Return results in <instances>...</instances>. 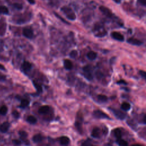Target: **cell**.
Returning <instances> with one entry per match:
<instances>
[{"instance_id":"22","label":"cell","mask_w":146,"mask_h":146,"mask_svg":"<svg viewBox=\"0 0 146 146\" xmlns=\"http://www.w3.org/2000/svg\"><path fill=\"white\" fill-rule=\"evenodd\" d=\"M98 99L101 102H105L107 101L108 98L105 95H98Z\"/></svg>"},{"instance_id":"16","label":"cell","mask_w":146,"mask_h":146,"mask_svg":"<svg viewBox=\"0 0 146 146\" xmlns=\"http://www.w3.org/2000/svg\"><path fill=\"white\" fill-rule=\"evenodd\" d=\"M33 141L35 143H40L43 141V136L40 134H37L33 137Z\"/></svg>"},{"instance_id":"21","label":"cell","mask_w":146,"mask_h":146,"mask_svg":"<svg viewBox=\"0 0 146 146\" xmlns=\"http://www.w3.org/2000/svg\"><path fill=\"white\" fill-rule=\"evenodd\" d=\"M30 102L27 99H23L21 101V105H20V107L22 108H25L27 106H28L29 105Z\"/></svg>"},{"instance_id":"8","label":"cell","mask_w":146,"mask_h":146,"mask_svg":"<svg viewBox=\"0 0 146 146\" xmlns=\"http://www.w3.org/2000/svg\"><path fill=\"white\" fill-rule=\"evenodd\" d=\"M127 42L129 43L130 44L133 45H136V46H140L142 44V42L139 40H137L136 38H128L127 40Z\"/></svg>"},{"instance_id":"19","label":"cell","mask_w":146,"mask_h":146,"mask_svg":"<svg viewBox=\"0 0 146 146\" xmlns=\"http://www.w3.org/2000/svg\"><path fill=\"white\" fill-rule=\"evenodd\" d=\"M121 108L125 111H128L130 109V108H131V105L128 103H127V102H124V103H122V106H121Z\"/></svg>"},{"instance_id":"41","label":"cell","mask_w":146,"mask_h":146,"mask_svg":"<svg viewBox=\"0 0 146 146\" xmlns=\"http://www.w3.org/2000/svg\"><path fill=\"white\" fill-rule=\"evenodd\" d=\"M27 1H28L30 3V4H35V1H34V0H27Z\"/></svg>"},{"instance_id":"3","label":"cell","mask_w":146,"mask_h":146,"mask_svg":"<svg viewBox=\"0 0 146 146\" xmlns=\"http://www.w3.org/2000/svg\"><path fill=\"white\" fill-rule=\"evenodd\" d=\"M99 10H100L101 12L106 17L111 18V17L112 16V13L111 12L110 10L107 8V7L104 6H101L99 7Z\"/></svg>"},{"instance_id":"30","label":"cell","mask_w":146,"mask_h":146,"mask_svg":"<svg viewBox=\"0 0 146 146\" xmlns=\"http://www.w3.org/2000/svg\"><path fill=\"white\" fill-rule=\"evenodd\" d=\"M83 70L84 72H91V67L89 65H87L83 68Z\"/></svg>"},{"instance_id":"7","label":"cell","mask_w":146,"mask_h":146,"mask_svg":"<svg viewBox=\"0 0 146 146\" xmlns=\"http://www.w3.org/2000/svg\"><path fill=\"white\" fill-rule=\"evenodd\" d=\"M9 127H10L9 123L7 122L3 123L2 124H1V125H0V131L3 133L6 132L7 131H8Z\"/></svg>"},{"instance_id":"32","label":"cell","mask_w":146,"mask_h":146,"mask_svg":"<svg viewBox=\"0 0 146 146\" xmlns=\"http://www.w3.org/2000/svg\"><path fill=\"white\" fill-rule=\"evenodd\" d=\"M13 115L15 117V118H18L20 116V114L19 112H18L17 111H13Z\"/></svg>"},{"instance_id":"24","label":"cell","mask_w":146,"mask_h":146,"mask_svg":"<svg viewBox=\"0 0 146 146\" xmlns=\"http://www.w3.org/2000/svg\"><path fill=\"white\" fill-rule=\"evenodd\" d=\"M84 76H85L86 79H87L89 81H91L93 79V76H92V75L91 73V72H85Z\"/></svg>"},{"instance_id":"33","label":"cell","mask_w":146,"mask_h":146,"mask_svg":"<svg viewBox=\"0 0 146 146\" xmlns=\"http://www.w3.org/2000/svg\"><path fill=\"white\" fill-rule=\"evenodd\" d=\"M140 74H141V76H142L143 78H144L145 79H146V72L144 71L143 70H141L139 71Z\"/></svg>"},{"instance_id":"1","label":"cell","mask_w":146,"mask_h":146,"mask_svg":"<svg viewBox=\"0 0 146 146\" xmlns=\"http://www.w3.org/2000/svg\"><path fill=\"white\" fill-rule=\"evenodd\" d=\"M83 122V118L81 114L79 112L76 116V122H75V126L79 132L82 131V123Z\"/></svg>"},{"instance_id":"10","label":"cell","mask_w":146,"mask_h":146,"mask_svg":"<svg viewBox=\"0 0 146 146\" xmlns=\"http://www.w3.org/2000/svg\"><path fill=\"white\" fill-rule=\"evenodd\" d=\"M50 110V107L49 106H43L39 108L38 112L41 114H46Z\"/></svg>"},{"instance_id":"43","label":"cell","mask_w":146,"mask_h":146,"mask_svg":"<svg viewBox=\"0 0 146 146\" xmlns=\"http://www.w3.org/2000/svg\"><path fill=\"white\" fill-rule=\"evenodd\" d=\"M132 146H143L141 145V144H133Z\"/></svg>"},{"instance_id":"34","label":"cell","mask_w":146,"mask_h":146,"mask_svg":"<svg viewBox=\"0 0 146 146\" xmlns=\"http://www.w3.org/2000/svg\"><path fill=\"white\" fill-rule=\"evenodd\" d=\"M138 3H139L141 5L146 6V0H138Z\"/></svg>"},{"instance_id":"14","label":"cell","mask_w":146,"mask_h":146,"mask_svg":"<svg viewBox=\"0 0 146 146\" xmlns=\"http://www.w3.org/2000/svg\"><path fill=\"white\" fill-rule=\"evenodd\" d=\"M61 10L65 14H66V16H67V15H70V14L74 13L73 11H72L71 9L69 8V7H67V6L62 7V8H61Z\"/></svg>"},{"instance_id":"5","label":"cell","mask_w":146,"mask_h":146,"mask_svg":"<svg viewBox=\"0 0 146 146\" xmlns=\"http://www.w3.org/2000/svg\"><path fill=\"white\" fill-rule=\"evenodd\" d=\"M23 34L25 37L29 39L33 38V36H34L33 30L30 28H25L23 30Z\"/></svg>"},{"instance_id":"15","label":"cell","mask_w":146,"mask_h":146,"mask_svg":"<svg viewBox=\"0 0 146 146\" xmlns=\"http://www.w3.org/2000/svg\"><path fill=\"white\" fill-rule=\"evenodd\" d=\"M87 57L88 59L90 60H94L97 57V54L93 51H91L89 52L87 54Z\"/></svg>"},{"instance_id":"39","label":"cell","mask_w":146,"mask_h":146,"mask_svg":"<svg viewBox=\"0 0 146 146\" xmlns=\"http://www.w3.org/2000/svg\"><path fill=\"white\" fill-rule=\"evenodd\" d=\"M142 123L143 124H145V125H146V114L144 116L143 118Z\"/></svg>"},{"instance_id":"36","label":"cell","mask_w":146,"mask_h":146,"mask_svg":"<svg viewBox=\"0 0 146 146\" xmlns=\"http://www.w3.org/2000/svg\"><path fill=\"white\" fill-rule=\"evenodd\" d=\"M90 146V143L89 141H86L82 143L81 146Z\"/></svg>"},{"instance_id":"38","label":"cell","mask_w":146,"mask_h":146,"mask_svg":"<svg viewBox=\"0 0 146 146\" xmlns=\"http://www.w3.org/2000/svg\"><path fill=\"white\" fill-rule=\"evenodd\" d=\"M117 83H118V84H124V85H126V84H127L126 82L125 81H124V80L119 81V82H117Z\"/></svg>"},{"instance_id":"27","label":"cell","mask_w":146,"mask_h":146,"mask_svg":"<svg viewBox=\"0 0 146 146\" xmlns=\"http://www.w3.org/2000/svg\"><path fill=\"white\" fill-rule=\"evenodd\" d=\"M118 143L121 146H127V145H128V143H127L126 141L121 139H119V141H118Z\"/></svg>"},{"instance_id":"26","label":"cell","mask_w":146,"mask_h":146,"mask_svg":"<svg viewBox=\"0 0 146 146\" xmlns=\"http://www.w3.org/2000/svg\"><path fill=\"white\" fill-rule=\"evenodd\" d=\"M95 76H96V77L97 78V79H101L104 76V75L100 71H97L95 73Z\"/></svg>"},{"instance_id":"23","label":"cell","mask_w":146,"mask_h":146,"mask_svg":"<svg viewBox=\"0 0 146 146\" xmlns=\"http://www.w3.org/2000/svg\"><path fill=\"white\" fill-rule=\"evenodd\" d=\"M9 13V10L5 6H0V13L7 14Z\"/></svg>"},{"instance_id":"29","label":"cell","mask_w":146,"mask_h":146,"mask_svg":"<svg viewBox=\"0 0 146 146\" xmlns=\"http://www.w3.org/2000/svg\"><path fill=\"white\" fill-rule=\"evenodd\" d=\"M34 86L35 87V88L37 89V90H38L39 92L42 91V88L41 85H40L39 84L37 83L36 82H34Z\"/></svg>"},{"instance_id":"28","label":"cell","mask_w":146,"mask_h":146,"mask_svg":"<svg viewBox=\"0 0 146 146\" xmlns=\"http://www.w3.org/2000/svg\"><path fill=\"white\" fill-rule=\"evenodd\" d=\"M77 55H78V52L76 51V50H73V51L70 52V56L71 58H75L77 57Z\"/></svg>"},{"instance_id":"25","label":"cell","mask_w":146,"mask_h":146,"mask_svg":"<svg viewBox=\"0 0 146 146\" xmlns=\"http://www.w3.org/2000/svg\"><path fill=\"white\" fill-rule=\"evenodd\" d=\"M19 134L21 139H25L27 137V133L25 131H20L19 132Z\"/></svg>"},{"instance_id":"35","label":"cell","mask_w":146,"mask_h":146,"mask_svg":"<svg viewBox=\"0 0 146 146\" xmlns=\"http://www.w3.org/2000/svg\"><path fill=\"white\" fill-rule=\"evenodd\" d=\"M13 143L14 144H15V145H17V146L20 145V144H21V141H19V140H17V139L13 140Z\"/></svg>"},{"instance_id":"37","label":"cell","mask_w":146,"mask_h":146,"mask_svg":"<svg viewBox=\"0 0 146 146\" xmlns=\"http://www.w3.org/2000/svg\"><path fill=\"white\" fill-rule=\"evenodd\" d=\"M55 15H56V16H57V17H58V18H60V20H62V21L63 22H64L65 23V24H68V22H67V21H65V20L63 19V18H61V17H60V15H58V14H57V13H55Z\"/></svg>"},{"instance_id":"31","label":"cell","mask_w":146,"mask_h":146,"mask_svg":"<svg viewBox=\"0 0 146 146\" xmlns=\"http://www.w3.org/2000/svg\"><path fill=\"white\" fill-rule=\"evenodd\" d=\"M13 6L14 8L18 10H21L22 9V6L21 4H14Z\"/></svg>"},{"instance_id":"2","label":"cell","mask_w":146,"mask_h":146,"mask_svg":"<svg viewBox=\"0 0 146 146\" xmlns=\"http://www.w3.org/2000/svg\"><path fill=\"white\" fill-rule=\"evenodd\" d=\"M93 115L95 118L98 119H109V116L106 114L101 110H95L93 112Z\"/></svg>"},{"instance_id":"40","label":"cell","mask_w":146,"mask_h":146,"mask_svg":"<svg viewBox=\"0 0 146 146\" xmlns=\"http://www.w3.org/2000/svg\"><path fill=\"white\" fill-rule=\"evenodd\" d=\"M0 70H5V67L4 65H2V64H0Z\"/></svg>"},{"instance_id":"44","label":"cell","mask_w":146,"mask_h":146,"mask_svg":"<svg viewBox=\"0 0 146 146\" xmlns=\"http://www.w3.org/2000/svg\"><path fill=\"white\" fill-rule=\"evenodd\" d=\"M114 1H115L116 3H119L120 2V0H113Z\"/></svg>"},{"instance_id":"4","label":"cell","mask_w":146,"mask_h":146,"mask_svg":"<svg viewBox=\"0 0 146 146\" xmlns=\"http://www.w3.org/2000/svg\"><path fill=\"white\" fill-rule=\"evenodd\" d=\"M112 111H113V113L115 115V116L119 119L123 120L125 119L126 116V113L120 110H112Z\"/></svg>"},{"instance_id":"9","label":"cell","mask_w":146,"mask_h":146,"mask_svg":"<svg viewBox=\"0 0 146 146\" xmlns=\"http://www.w3.org/2000/svg\"><path fill=\"white\" fill-rule=\"evenodd\" d=\"M101 135V131L100 129L98 127H95L93 130H92L91 132V136L94 138H99L100 137Z\"/></svg>"},{"instance_id":"12","label":"cell","mask_w":146,"mask_h":146,"mask_svg":"<svg viewBox=\"0 0 146 146\" xmlns=\"http://www.w3.org/2000/svg\"><path fill=\"white\" fill-rule=\"evenodd\" d=\"M64 66L65 67V69H67V70H71L72 68H73V63L71 62L70 60H64Z\"/></svg>"},{"instance_id":"13","label":"cell","mask_w":146,"mask_h":146,"mask_svg":"<svg viewBox=\"0 0 146 146\" xmlns=\"http://www.w3.org/2000/svg\"><path fill=\"white\" fill-rule=\"evenodd\" d=\"M60 143L63 146H66L70 143V139L67 136H62L60 139Z\"/></svg>"},{"instance_id":"6","label":"cell","mask_w":146,"mask_h":146,"mask_svg":"<svg viewBox=\"0 0 146 146\" xmlns=\"http://www.w3.org/2000/svg\"><path fill=\"white\" fill-rule=\"evenodd\" d=\"M111 36L114 39L117 40V41H119L121 42H122L124 41V37L122 34L119 32H117V31H113L111 33Z\"/></svg>"},{"instance_id":"20","label":"cell","mask_w":146,"mask_h":146,"mask_svg":"<svg viewBox=\"0 0 146 146\" xmlns=\"http://www.w3.org/2000/svg\"><path fill=\"white\" fill-rule=\"evenodd\" d=\"M8 112V107L5 105H3L0 107V114L2 115H5Z\"/></svg>"},{"instance_id":"18","label":"cell","mask_w":146,"mask_h":146,"mask_svg":"<svg viewBox=\"0 0 146 146\" xmlns=\"http://www.w3.org/2000/svg\"><path fill=\"white\" fill-rule=\"evenodd\" d=\"M27 121L30 124H35L37 122V119L35 116H33V115H30L27 118Z\"/></svg>"},{"instance_id":"11","label":"cell","mask_w":146,"mask_h":146,"mask_svg":"<svg viewBox=\"0 0 146 146\" xmlns=\"http://www.w3.org/2000/svg\"><path fill=\"white\" fill-rule=\"evenodd\" d=\"M22 68L24 71H27L31 69V64L27 61H25L22 65Z\"/></svg>"},{"instance_id":"17","label":"cell","mask_w":146,"mask_h":146,"mask_svg":"<svg viewBox=\"0 0 146 146\" xmlns=\"http://www.w3.org/2000/svg\"><path fill=\"white\" fill-rule=\"evenodd\" d=\"M114 135L118 139H121L122 138V131L119 128H116L114 130Z\"/></svg>"},{"instance_id":"42","label":"cell","mask_w":146,"mask_h":146,"mask_svg":"<svg viewBox=\"0 0 146 146\" xmlns=\"http://www.w3.org/2000/svg\"><path fill=\"white\" fill-rule=\"evenodd\" d=\"M5 76H2V75H0V81L1 80H5Z\"/></svg>"}]
</instances>
